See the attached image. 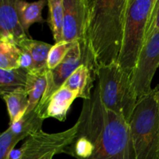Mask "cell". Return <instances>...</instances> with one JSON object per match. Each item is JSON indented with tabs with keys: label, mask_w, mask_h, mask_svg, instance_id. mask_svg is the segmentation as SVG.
Segmentation results:
<instances>
[{
	"label": "cell",
	"mask_w": 159,
	"mask_h": 159,
	"mask_svg": "<svg viewBox=\"0 0 159 159\" xmlns=\"http://www.w3.org/2000/svg\"><path fill=\"white\" fill-rule=\"evenodd\" d=\"M78 131L65 153L76 159H136L129 124L100 100L98 86L83 100Z\"/></svg>",
	"instance_id": "obj_1"
},
{
	"label": "cell",
	"mask_w": 159,
	"mask_h": 159,
	"mask_svg": "<svg viewBox=\"0 0 159 159\" xmlns=\"http://www.w3.org/2000/svg\"><path fill=\"white\" fill-rule=\"evenodd\" d=\"M128 0H88L85 42L97 69L118 63Z\"/></svg>",
	"instance_id": "obj_2"
},
{
	"label": "cell",
	"mask_w": 159,
	"mask_h": 159,
	"mask_svg": "<svg viewBox=\"0 0 159 159\" xmlns=\"http://www.w3.org/2000/svg\"><path fill=\"white\" fill-rule=\"evenodd\" d=\"M156 89L138 99L129 122L136 159H159V102Z\"/></svg>",
	"instance_id": "obj_3"
},
{
	"label": "cell",
	"mask_w": 159,
	"mask_h": 159,
	"mask_svg": "<svg viewBox=\"0 0 159 159\" xmlns=\"http://www.w3.org/2000/svg\"><path fill=\"white\" fill-rule=\"evenodd\" d=\"M156 0H128L122 47L118 65L132 75L146 42L151 16Z\"/></svg>",
	"instance_id": "obj_4"
},
{
	"label": "cell",
	"mask_w": 159,
	"mask_h": 159,
	"mask_svg": "<svg viewBox=\"0 0 159 159\" xmlns=\"http://www.w3.org/2000/svg\"><path fill=\"white\" fill-rule=\"evenodd\" d=\"M131 75L118 63L100 67L97 70L101 102L107 110L120 115L128 124L138 101Z\"/></svg>",
	"instance_id": "obj_5"
},
{
	"label": "cell",
	"mask_w": 159,
	"mask_h": 159,
	"mask_svg": "<svg viewBox=\"0 0 159 159\" xmlns=\"http://www.w3.org/2000/svg\"><path fill=\"white\" fill-rule=\"evenodd\" d=\"M82 65H85L95 77H97V67L93 55L82 52L79 42H75L61 63L54 69H47V87L40 103L36 110L41 114L51 96L65 84L71 74Z\"/></svg>",
	"instance_id": "obj_6"
},
{
	"label": "cell",
	"mask_w": 159,
	"mask_h": 159,
	"mask_svg": "<svg viewBox=\"0 0 159 159\" xmlns=\"http://www.w3.org/2000/svg\"><path fill=\"white\" fill-rule=\"evenodd\" d=\"M77 122L68 130L59 133L48 134L43 130L28 137L22 144V159H47L57 154L65 153L78 131Z\"/></svg>",
	"instance_id": "obj_7"
},
{
	"label": "cell",
	"mask_w": 159,
	"mask_h": 159,
	"mask_svg": "<svg viewBox=\"0 0 159 159\" xmlns=\"http://www.w3.org/2000/svg\"><path fill=\"white\" fill-rule=\"evenodd\" d=\"M158 67L159 31L147 40L132 73V83L138 99L149 94L153 89L152 82Z\"/></svg>",
	"instance_id": "obj_8"
},
{
	"label": "cell",
	"mask_w": 159,
	"mask_h": 159,
	"mask_svg": "<svg viewBox=\"0 0 159 159\" xmlns=\"http://www.w3.org/2000/svg\"><path fill=\"white\" fill-rule=\"evenodd\" d=\"M63 41L85 44L88 0H64Z\"/></svg>",
	"instance_id": "obj_9"
},
{
	"label": "cell",
	"mask_w": 159,
	"mask_h": 159,
	"mask_svg": "<svg viewBox=\"0 0 159 159\" xmlns=\"http://www.w3.org/2000/svg\"><path fill=\"white\" fill-rule=\"evenodd\" d=\"M30 38L25 32L17 15L15 0L0 1V39L6 40L20 46Z\"/></svg>",
	"instance_id": "obj_10"
},
{
	"label": "cell",
	"mask_w": 159,
	"mask_h": 159,
	"mask_svg": "<svg viewBox=\"0 0 159 159\" xmlns=\"http://www.w3.org/2000/svg\"><path fill=\"white\" fill-rule=\"evenodd\" d=\"M76 98H79L77 91L61 86L51 96L40 116L43 120L51 117L63 122L66 120L68 110Z\"/></svg>",
	"instance_id": "obj_11"
},
{
	"label": "cell",
	"mask_w": 159,
	"mask_h": 159,
	"mask_svg": "<svg viewBox=\"0 0 159 159\" xmlns=\"http://www.w3.org/2000/svg\"><path fill=\"white\" fill-rule=\"evenodd\" d=\"M95 80L96 77L89 68L85 65H82L70 75L62 86L73 91H77L79 93V98L85 100L91 98Z\"/></svg>",
	"instance_id": "obj_12"
},
{
	"label": "cell",
	"mask_w": 159,
	"mask_h": 159,
	"mask_svg": "<svg viewBox=\"0 0 159 159\" xmlns=\"http://www.w3.org/2000/svg\"><path fill=\"white\" fill-rule=\"evenodd\" d=\"M46 4H48V1L45 0H40L34 2L15 0V7L19 20L28 35L30 27L34 23L44 22L42 17V10Z\"/></svg>",
	"instance_id": "obj_13"
},
{
	"label": "cell",
	"mask_w": 159,
	"mask_h": 159,
	"mask_svg": "<svg viewBox=\"0 0 159 159\" xmlns=\"http://www.w3.org/2000/svg\"><path fill=\"white\" fill-rule=\"evenodd\" d=\"M46 72L47 69L28 72L25 89L28 95L29 105L26 113L34 110L40 103L47 87Z\"/></svg>",
	"instance_id": "obj_14"
},
{
	"label": "cell",
	"mask_w": 159,
	"mask_h": 159,
	"mask_svg": "<svg viewBox=\"0 0 159 159\" xmlns=\"http://www.w3.org/2000/svg\"><path fill=\"white\" fill-rule=\"evenodd\" d=\"M43 120H44L41 118L35 109L33 111L25 113L20 119L10 124L9 128L21 140H26L30 135L42 130Z\"/></svg>",
	"instance_id": "obj_15"
},
{
	"label": "cell",
	"mask_w": 159,
	"mask_h": 159,
	"mask_svg": "<svg viewBox=\"0 0 159 159\" xmlns=\"http://www.w3.org/2000/svg\"><path fill=\"white\" fill-rule=\"evenodd\" d=\"M2 98L7 107L9 116V125L20 119L26 113L29 105V99L25 89L3 95Z\"/></svg>",
	"instance_id": "obj_16"
},
{
	"label": "cell",
	"mask_w": 159,
	"mask_h": 159,
	"mask_svg": "<svg viewBox=\"0 0 159 159\" xmlns=\"http://www.w3.org/2000/svg\"><path fill=\"white\" fill-rule=\"evenodd\" d=\"M28 71L21 68L11 70L0 69L1 96L16 90L26 88Z\"/></svg>",
	"instance_id": "obj_17"
},
{
	"label": "cell",
	"mask_w": 159,
	"mask_h": 159,
	"mask_svg": "<svg viewBox=\"0 0 159 159\" xmlns=\"http://www.w3.org/2000/svg\"><path fill=\"white\" fill-rule=\"evenodd\" d=\"M52 46L50 43L29 38L23 41L19 48L29 51L34 61V71H39L48 69V54Z\"/></svg>",
	"instance_id": "obj_18"
},
{
	"label": "cell",
	"mask_w": 159,
	"mask_h": 159,
	"mask_svg": "<svg viewBox=\"0 0 159 159\" xmlns=\"http://www.w3.org/2000/svg\"><path fill=\"white\" fill-rule=\"evenodd\" d=\"M48 23L55 43L63 41V26L65 17L64 0H48Z\"/></svg>",
	"instance_id": "obj_19"
},
{
	"label": "cell",
	"mask_w": 159,
	"mask_h": 159,
	"mask_svg": "<svg viewBox=\"0 0 159 159\" xmlns=\"http://www.w3.org/2000/svg\"><path fill=\"white\" fill-rule=\"evenodd\" d=\"M21 49L15 43L0 39V69L11 70L20 68L19 58Z\"/></svg>",
	"instance_id": "obj_20"
},
{
	"label": "cell",
	"mask_w": 159,
	"mask_h": 159,
	"mask_svg": "<svg viewBox=\"0 0 159 159\" xmlns=\"http://www.w3.org/2000/svg\"><path fill=\"white\" fill-rule=\"evenodd\" d=\"M76 42V41H75ZM75 42L68 43V42L61 41L59 43H55L53 45L48 54V68L53 70L58 66L62 61L65 59V56L73 46Z\"/></svg>",
	"instance_id": "obj_21"
},
{
	"label": "cell",
	"mask_w": 159,
	"mask_h": 159,
	"mask_svg": "<svg viewBox=\"0 0 159 159\" xmlns=\"http://www.w3.org/2000/svg\"><path fill=\"white\" fill-rule=\"evenodd\" d=\"M21 138L14 134L10 129L8 128L0 135V159H8L9 154L15 148Z\"/></svg>",
	"instance_id": "obj_22"
},
{
	"label": "cell",
	"mask_w": 159,
	"mask_h": 159,
	"mask_svg": "<svg viewBox=\"0 0 159 159\" xmlns=\"http://www.w3.org/2000/svg\"><path fill=\"white\" fill-rule=\"evenodd\" d=\"M158 31H159V0H156L154 9L152 10V16H151L150 23H149L147 37H146V42L153 34H155Z\"/></svg>",
	"instance_id": "obj_23"
},
{
	"label": "cell",
	"mask_w": 159,
	"mask_h": 159,
	"mask_svg": "<svg viewBox=\"0 0 159 159\" xmlns=\"http://www.w3.org/2000/svg\"><path fill=\"white\" fill-rule=\"evenodd\" d=\"M20 49H21V54L19 58V67L26 70L28 72L34 71V65L32 56L27 50L24 48H20Z\"/></svg>",
	"instance_id": "obj_24"
},
{
	"label": "cell",
	"mask_w": 159,
	"mask_h": 159,
	"mask_svg": "<svg viewBox=\"0 0 159 159\" xmlns=\"http://www.w3.org/2000/svg\"><path fill=\"white\" fill-rule=\"evenodd\" d=\"M155 97H156V99L159 102V89H156V92H155Z\"/></svg>",
	"instance_id": "obj_25"
},
{
	"label": "cell",
	"mask_w": 159,
	"mask_h": 159,
	"mask_svg": "<svg viewBox=\"0 0 159 159\" xmlns=\"http://www.w3.org/2000/svg\"><path fill=\"white\" fill-rule=\"evenodd\" d=\"M53 157H54V156H50L49 158H48L47 159H52V158H53Z\"/></svg>",
	"instance_id": "obj_26"
}]
</instances>
